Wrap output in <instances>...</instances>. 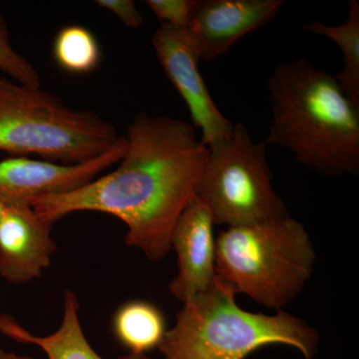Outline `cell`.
Instances as JSON below:
<instances>
[{
	"mask_svg": "<svg viewBox=\"0 0 359 359\" xmlns=\"http://www.w3.org/2000/svg\"><path fill=\"white\" fill-rule=\"evenodd\" d=\"M125 138L114 171L29 204L51 224L72 212L112 215L126 224L127 245L158 262L172 250L175 224L195 196L209 150L193 125L167 116H135Z\"/></svg>",
	"mask_w": 359,
	"mask_h": 359,
	"instance_id": "6da1fadb",
	"label": "cell"
},
{
	"mask_svg": "<svg viewBox=\"0 0 359 359\" xmlns=\"http://www.w3.org/2000/svg\"><path fill=\"white\" fill-rule=\"evenodd\" d=\"M271 127L264 143L320 175L359 173V104L306 59L276 66L268 80Z\"/></svg>",
	"mask_w": 359,
	"mask_h": 359,
	"instance_id": "7a4b0ae2",
	"label": "cell"
},
{
	"mask_svg": "<svg viewBox=\"0 0 359 359\" xmlns=\"http://www.w3.org/2000/svg\"><path fill=\"white\" fill-rule=\"evenodd\" d=\"M236 294L216 276L207 290L184 302L158 347L165 359H245L273 344L313 359L320 337L308 323L283 311L273 316L245 311Z\"/></svg>",
	"mask_w": 359,
	"mask_h": 359,
	"instance_id": "3957f363",
	"label": "cell"
},
{
	"mask_svg": "<svg viewBox=\"0 0 359 359\" xmlns=\"http://www.w3.org/2000/svg\"><path fill=\"white\" fill-rule=\"evenodd\" d=\"M316 263L313 242L290 215L226 226L216 238V273L236 292L282 311L306 287Z\"/></svg>",
	"mask_w": 359,
	"mask_h": 359,
	"instance_id": "277c9868",
	"label": "cell"
},
{
	"mask_svg": "<svg viewBox=\"0 0 359 359\" xmlns=\"http://www.w3.org/2000/svg\"><path fill=\"white\" fill-rule=\"evenodd\" d=\"M112 123L68 107L40 87L0 78V152L73 165L95 159L119 140Z\"/></svg>",
	"mask_w": 359,
	"mask_h": 359,
	"instance_id": "5b68a950",
	"label": "cell"
},
{
	"mask_svg": "<svg viewBox=\"0 0 359 359\" xmlns=\"http://www.w3.org/2000/svg\"><path fill=\"white\" fill-rule=\"evenodd\" d=\"M266 147L238 123L229 138L208 148L195 195L215 224L244 226L289 215L271 183Z\"/></svg>",
	"mask_w": 359,
	"mask_h": 359,
	"instance_id": "8992f818",
	"label": "cell"
},
{
	"mask_svg": "<svg viewBox=\"0 0 359 359\" xmlns=\"http://www.w3.org/2000/svg\"><path fill=\"white\" fill-rule=\"evenodd\" d=\"M152 46L163 70L186 103L208 148L229 138L235 124L219 111L199 69L201 57L188 28L161 25Z\"/></svg>",
	"mask_w": 359,
	"mask_h": 359,
	"instance_id": "52a82bcc",
	"label": "cell"
},
{
	"mask_svg": "<svg viewBox=\"0 0 359 359\" xmlns=\"http://www.w3.org/2000/svg\"><path fill=\"white\" fill-rule=\"evenodd\" d=\"M126 147V138L122 136L104 154L73 165L26 157L7 158L0 161V197L6 201L29 202L35 198L76 190L117 164Z\"/></svg>",
	"mask_w": 359,
	"mask_h": 359,
	"instance_id": "ba28073f",
	"label": "cell"
},
{
	"mask_svg": "<svg viewBox=\"0 0 359 359\" xmlns=\"http://www.w3.org/2000/svg\"><path fill=\"white\" fill-rule=\"evenodd\" d=\"M52 224L25 201H7L0 219V276L11 285L37 280L56 250Z\"/></svg>",
	"mask_w": 359,
	"mask_h": 359,
	"instance_id": "9c48e42d",
	"label": "cell"
},
{
	"mask_svg": "<svg viewBox=\"0 0 359 359\" xmlns=\"http://www.w3.org/2000/svg\"><path fill=\"white\" fill-rule=\"evenodd\" d=\"M283 0H196L188 29L201 60L212 61L269 22Z\"/></svg>",
	"mask_w": 359,
	"mask_h": 359,
	"instance_id": "30bf717a",
	"label": "cell"
},
{
	"mask_svg": "<svg viewBox=\"0 0 359 359\" xmlns=\"http://www.w3.org/2000/svg\"><path fill=\"white\" fill-rule=\"evenodd\" d=\"M214 219L207 205L194 196L180 215L171 238L178 273L170 292L185 302L207 290L216 278V238Z\"/></svg>",
	"mask_w": 359,
	"mask_h": 359,
	"instance_id": "8fae6325",
	"label": "cell"
},
{
	"mask_svg": "<svg viewBox=\"0 0 359 359\" xmlns=\"http://www.w3.org/2000/svg\"><path fill=\"white\" fill-rule=\"evenodd\" d=\"M0 332L16 341L40 347L47 359H104L85 337L79 318V302L76 294L70 290L65 292L62 321L53 334L33 335L8 316H0ZM118 359L150 358L146 354L128 353Z\"/></svg>",
	"mask_w": 359,
	"mask_h": 359,
	"instance_id": "7c38bea8",
	"label": "cell"
},
{
	"mask_svg": "<svg viewBox=\"0 0 359 359\" xmlns=\"http://www.w3.org/2000/svg\"><path fill=\"white\" fill-rule=\"evenodd\" d=\"M113 332L129 353L146 354L158 348L164 339L166 320L160 309L151 302L132 301L116 311Z\"/></svg>",
	"mask_w": 359,
	"mask_h": 359,
	"instance_id": "4fadbf2b",
	"label": "cell"
},
{
	"mask_svg": "<svg viewBox=\"0 0 359 359\" xmlns=\"http://www.w3.org/2000/svg\"><path fill=\"white\" fill-rule=\"evenodd\" d=\"M302 29L332 40L341 49L344 67L335 79L346 95L359 104V2L349 0L346 20L339 25L311 21Z\"/></svg>",
	"mask_w": 359,
	"mask_h": 359,
	"instance_id": "5bb4252c",
	"label": "cell"
},
{
	"mask_svg": "<svg viewBox=\"0 0 359 359\" xmlns=\"http://www.w3.org/2000/svg\"><path fill=\"white\" fill-rule=\"evenodd\" d=\"M53 55L63 69L84 74L95 70L100 63V45L84 26L68 25L59 30L54 39Z\"/></svg>",
	"mask_w": 359,
	"mask_h": 359,
	"instance_id": "9a60e30c",
	"label": "cell"
},
{
	"mask_svg": "<svg viewBox=\"0 0 359 359\" xmlns=\"http://www.w3.org/2000/svg\"><path fill=\"white\" fill-rule=\"evenodd\" d=\"M0 71L18 83L40 87V77L34 67L13 48L9 41L6 23L0 16Z\"/></svg>",
	"mask_w": 359,
	"mask_h": 359,
	"instance_id": "2e32d148",
	"label": "cell"
},
{
	"mask_svg": "<svg viewBox=\"0 0 359 359\" xmlns=\"http://www.w3.org/2000/svg\"><path fill=\"white\" fill-rule=\"evenodd\" d=\"M146 4L161 21V25L188 28L192 20L196 0H148Z\"/></svg>",
	"mask_w": 359,
	"mask_h": 359,
	"instance_id": "e0dca14e",
	"label": "cell"
},
{
	"mask_svg": "<svg viewBox=\"0 0 359 359\" xmlns=\"http://www.w3.org/2000/svg\"><path fill=\"white\" fill-rule=\"evenodd\" d=\"M96 4L114 14L130 29H138L143 25V15L131 0H97Z\"/></svg>",
	"mask_w": 359,
	"mask_h": 359,
	"instance_id": "ac0fdd59",
	"label": "cell"
},
{
	"mask_svg": "<svg viewBox=\"0 0 359 359\" xmlns=\"http://www.w3.org/2000/svg\"><path fill=\"white\" fill-rule=\"evenodd\" d=\"M7 359H35L27 355H20L16 353H7Z\"/></svg>",
	"mask_w": 359,
	"mask_h": 359,
	"instance_id": "d6986e66",
	"label": "cell"
},
{
	"mask_svg": "<svg viewBox=\"0 0 359 359\" xmlns=\"http://www.w3.org/2000/svg\"><path fill=\"white\" fill-rule=\"evenodd\" d=\"M7 205V201L4 200V198L0 197V219H1L2 215H4V210H6Z\"/></svg>",
	"mask_w": 359,
	"mask_h": 359,
	"instance_id": "ffe728a7",
	"label": "cell"
},
{
	"mask_svg": "<svg viewBox=\"0 0 359 359\" xmlns=\"http://www.w3.org/2000/svg\"><path fill=\"white\" fill-rule=\"evenodd\" d=\"M0 359H7V353L1 348H0Z\"/></svg>",
	"mask_w": 359,
	"mask_h": 359,
	"instance_id": "44dd1931",
	"label": "cell"
}]
</instances>
